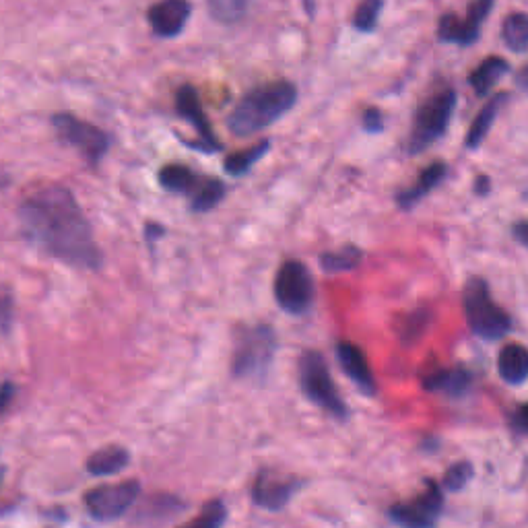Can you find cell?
<instances>
[{"label":"cell","instance_id":"34","mask_svg":"<svg viewBox=\"0 0 528 528\" xmlns=\"http://www.w3.org/2000/svg\"><path fill=\"white\" fill-rule=\"evenodd\" d=\"M17 396V384L13 380H5L3 384H0V417H3L9 407L13 405Z\"/></svg>","mask_w":528,"mask_h":528},{"label":"cell","instance_id":"10","mask_svg":"<svg viewBox=\"0 0 528 528\" xmlns=\"http://www.w3.org/2000/svg\"><path fill=\"white\" fill-rule=\"evenodd\" d=\"M444 512V489L434 479H425V487L409 502L392 504L390 520L399 528H436Z\"/></svg>","mask_w":528,"mask_h":528},{"label":"cell","instance_id":"15","mask_svg":"<svg viewBox=\"0 0 528 528\" xmlns=\"http://www.w3.org/2000/svg\"><path fill=\"white\" fill-rule=\"evenodd\" d=\"M190 13L192 7L186 0H163V3H155L147 9V21L157 38L172 40L184 31Z\"/></svg>","mask_w":528,"mask_h":528},{"label":"cell","instance_id":"16","mask_svg":"<svg viewBox=\"0 0 528 528\" xmlns=\"http://www.w3.org/2000/svg\"><path fill=\"white\" fill-rule=\"evenodd\" d=\"M337 359L341 363V370L345 372V376L357 386V390L361 394L376 396L378 386H376V380H374V374H372L366 353H363L351 341H339L337 343Z\"/></svg>","mask_w":528,"mask_h":528},{"label":"cell","instance_id":"36","mask_svg":"<svg viewBox=\"0 0 528 528\" xmlns=\"http://www.w3.org/2000/svg\"><path fill=\"white\" fill-rule=\"evenodd\" d=\"M512 236L520 242V246H526L528 240H526V221L520 219L516 225H512Z\"/></svg>","mask_w":528,"mask_h":528},{"label":"cell","instance_id":"31","mask_svg":"<svg viewBox=\"0 0 528 528\" xmlns=\"http://www.w3.org/2000/svg\"><path fill=\"white\" fill-rule=\"evenodd\" d=\"M13 326V295L0 293V335H9Z\"/></svg>","mask_w":528,"mask_h":528},{"label":"cell","instance_id":"30","mask_svg":"<svg viewBox=\"0 0 528 528\" xmlns=\"http://www.w3.org/2000/svg\"><path fill=\"white\" fill-rule=\"evenodd\" d=\"M427 322H429V312H427V310H415V312L407 318V322H405V326H403V330H401V341H403L405 345L415 343V341L425 333Z\"/></svg>","mask_w":528,"mask_h":528},{"label":"cell","instance_id":"18","mask_svg":"<svg viewBox=\"0 0 528 528\" xmlns=\"http://www.w3.org/2000/svg\"><path fill=\"white\" fill-rule=\"evenodd\" d=\"M473 372L465 366L456 368H444L438 372H432L423 378V388L429 392H438L448 396V399H462L473 386Z\"/></svg>","mask_w":528,"mask_h":528},{"label":"cell","instance_id":"27","mask_svg":"<svg viewBox=\"0 0 528 528\" xmlns=\"http://www.w3.org/2000/svg\"><path fill=\"white\" fill-rule=\"evenodd\" d=\"M209 13L215 21L231 25L246 17L248 3H244V0H211Z\"/></svg>","mask_w":528,"mask_h":528},{"label":"cell","instance_id":"9","mask_svg":"<svg viewBox=\"0 0 528 528\" xmlns=\"http://www.w3.org/2000/svg\"><path fill=\"white\" fill-rule=\"evenodd\" d=\"M52 126L56 130L58 139L66 145L75 147L89 165H99V161H102L110 151L112 139L108 132L87 120H81L71 112L54 114Z\"/></svg>","mask_w":528,"mask_h":528},{"label":"cell","instance_id":"37","mask_svg":"<svg viewBox=\"0 0 528 528\" xmlns=\"http://www.w3.org/2000/svg\"><path fill=\"white\" fill-rule=\"evenodd\" d=\"M491 192V180L487 176H477L475 178V194L477 196H487Z\"/></svg>","mask_w":528,"mask_h":528},{"label":"cell","instance_id":"39","mask_svg":"<svg viewBox=\"0 0 528 528\" xmlns=\"http://www.w3.org/2000/svg\"><path fill=\"white\" fill-rule=\"evenodd\" d=\"M3 475H5V473H3V471H0V481H3Z\"/></svg>","mask_w":528,"mask_h":528},{"label":"cell","instance_id":"23","mask_svg":"<svg viewBox=\"0 0 528 528\" xmlns=\"http://www.w3.org/2000/svg\"><path fill=\"white\" fill-rule=\"evenodd\" d=\"M269 149H271V141H269V139H264V141H260L258 145H252V147H248V149H244V151H238V153L227 155L225 161H223V168H225V172H227L229 176L242 178V176H246V174L254 168V165H256L264 155L269 153Z\"/></svg>","mask_w":528,"mask_h":528},{"label":"cell","instance_id":"7","mask_svg":"<svg viewBox=\"0 0 528 528\" xmlns=\"http://www.w3.org/2000/svg\"><path fill=\"white\" fill-rule=\"evenodd\" d=\"M297 374H300V388L310 403L339 421L349 419V405L341 399L337 384L330 376L326 357L320 351H304L300 361H297Z\"/></svg>","mask_w":528,"mask_h":528},{"label":"cell","instance_id":"20","mask_svg":"<svg viewBox=\"0 0 528 528\" xmlns=\"http://www.w3.org/2000/svg\"><path fill=\"white\" fill-rule=\"evenodd\" d=\"M500 378L510 386H522L528 378V351L522 343H508L498 355Z\"/></svg>","mask_w":528,"mask_h":528},{"label":"cell","instance_id":"28","mask_svg":"<svg viewBox=\"0 0 528 528\" xmlns=\"http://www.w3.org/2000/svg\"><path fill=\"white\" fill-rule=\"evenodd\" d=\"M473 477H475V467L471 465V462L458 460V462H454V465H450L448 471L444 473L442 487L450 493H456L460 489H465Z\"/></svg>","mask_w":528,"mask_h":528},{"label":"cell","instance_id":"24","mask_svg":"<svg viewBox=\"0 0 528 528\" xmlns=\"http://www.w3.org/2000/svg\"><path fill=\"white\" fill-rule=\"evenodd\" d=\"M502 40L506 48L516 54H524L528 50V17L524 11H514L504 19Z\"/></svg>","mask_w":528,"mask_h":528},{"label":"cell","instance_id":"4","mask_svg":"<svg viewBox=\"0 0 528 528\" xmlns=\"http://www.w3.org/2000/svg\"><path fill=\"white\" fill-rule=\"evenodd\" d=\"M458 104V93L454 87H442L425 97L415 110L407 151L411 155L423 153L427 147L438 143L450 128L454 110Z\"/></svg>","mask_w":528,"mask_h":528},{"label":"cell","instance_id":"26","mask_svg":"<svg viewBox=\"0 0 528 528\" xmlns=\"http://www.w3.org/2000/svg\"><path fill=\"white\" fill-rule=\"evenodd\" d=\"M227 514V506L221 500H209L201 512L180 528H223Z\"/></svg>","mask_w":528,"mask_h":528},{"label":"cell","instance_id":"3","mask_svg":"<svg viewBox=\"0 0 528 528\" xmlns=\"http://www.w3.org/2000/svg\"><path fill=\"white\" fill-rule=\"evenodd\" d=\"M279 341L269 324H248L236 330L234 353H231V374L238 380L262 382L269 376Z\"/></svg>","mask_w":528,"mask_h":528},{"label":"cell","instance_id":"19","mask_svg":"<svg viewBox=\"0 0 528 528\" xmlns=\"http://www.w3.org/2000/svg\"><path fill=\"white\" fill-rule=\"evenodd\" d=\"M508 99H510V93L502 91L498 95H493L489 102L479 110V114L475 116L469 132H467V139H465V147L469 151H477L483 145V141L487 139L493 122L498 120V114L508 104Z\"/></svg>","mask_w":528,"mask_h":528},{"label":"cell","instance_id":"5","mask_svg":"<svg viewBox=\"0 0 528 528\" xmlns=\"http://www.w3.org/2000/svg\"><path fill=\"white\" fill-rule=\"evenodd\" d=\"M462 308L473 335L483 341H500L512 330L510 314L495 304L491 289L483 277H471L462 289Z\"/></svg>","mask_w":528,"mask_h":528},{"label":"cell","instance_id":"2","mask_svg":"<svg viewBox=\"0 0 528 528\" xmlns=\"http://www.w3.org/2000/svg\"><path fill=\"white\" fill-rule=\"evenodd\" d=\"M297 104V87L291 81H269L242 95L227 116V128L236 137H252L254 132L273 126Z\"/></svg>","mask_w":528,"mask_h":528},{"label":"cell","instance_id":"8","mask_svg":"<svg viewBox=\"0 0 528 528\" xmlns=\"http://www.w3.org/2000/svg\"><path fill=\"white\" fill-rule=\"evenodd\" d=\"M275 302L289 316H304L316 300V285L302 260H285L275 275Z\"/></svg>","mask_w":528,"mask_h":528},{"label":"cell","instance_id":"25","mask_svg":"<svg viewBox=\"0 0 528 528\" xmlns=\"http://www.w3.org/2000/svg\"><path fill=\"white\" fill-rule=\"evenodd\" d=\"M363 258V252L353 246L347 244L341 250H333V252H322L320 254V269L324 273H347L359 267V262Z\"/></svg>","mask_w":528,"mask_h":528},{"label":"cell","instance_id":"14","mask_svg":"<svg viewBox=\"0 0 528 528\" xmlns=\"http://www.w3.org/2000/svg\"><path fill=\"white\" fill-rule=\"evenodd\" d=\"M302 485L304 481L293 475L262 469L252 483V500L258 508L279 512L291 502V498L302 489Z\"/></svg>","mask_w":528,"mask_h":528},{"label":"cell","instance_id":"38","mask_svg":"<svg viewBox=\"0 0 528 528\" xmlns=\"http://www.w3.org/2000/svg\"><path fill=\"white\" fill-rule=\"evenodd\" d=\"M526 73H528V69H526V66H522V69H520V75H518V85H520V87L526 85Z\"/></svg>","mask_w":528,"mask_h":528},{"label":"cell","instance_id":"22","mask_svg":"<svg viewBox=\"0 0 528 528\" xmlns=\"http://www.w3.org/2000/svg\"><path fill=\"white\" fill-rule=\"evenodd\" d=\"M510 62L502 56H487L477 64V69L469 75V85L475 95L485 97L498 81H502L510 73Z\"/></svg>","mask_w":528,"mask_h":528},{"label":"cell","instance_id":"1","mask_svg":"<svg viewBox=\"0 0 528 528\" xmlns=\"http://www.w3.org/2000/svg\"><path fill=\"white\" fill-rule=\"evenodd\" d=\"M19 219L29 242L48 256L83 271L102 269L104 254L71 188L48 184L31 192L19 207Z\"/></svg>","mask_w":528,"mask_h":528},{"label":"cell","instance_id":"29","mask_svg":"<svg viewBox=\"0 0 528 528\" xmlns=\"http://www.w3.org/2000/svg\"><path fill=\"white\" fill-rule=\"evenodd\" d=\"M382 9H384L382 0H368V3H361L353 15V27L361 33H372L378 27Z\"/></svg>","mask_w":528,"mask_h":528},{"label":"cell","instance_id":"17","mask_svg":"<svg viewBox=\"0 0 528 528\" xmlns=\"http://www.w3.org/2000/svg\"><path fill=\"white\" fill-rule=\"evenodd\" d=\"M446 174H448V165L444 161H434L432 165H427L413 186L403 188L394 194L396 205H399L403 211L415 209L429 192L436 190L444 182Z\"/></svg>","mask_w":528,"mask_h":528},{"label":"cell","instance_id":"33","mask_svg":"<svg viewBox=\"0 0 528 528\" xmlns=\"http://www.w3.org/2000/svg\"><path fill=\"white\" fill-rule=\"evenodd\" d=\"M510 429L514 436H526L528 432V413H526V405H518L512 415H510Z\"/></svg>","mask_w":528,"mask_h":528},{"label":"cell","instance_id":"11","mask_svg":"<svg viewBox=\"0 0 528 528\" xmlns=\"http://www.w3.org/2000/svg\"><path fill=\"white\" fill-rule=\"evenodd\" d=\"M141 495V481L128 479L122 483L99 485L85 493V508L99 522H112L122 518Z\"/></svg>","mask_w":528,"mask_h":528},{"label":"cell","instance_id":"6","mask_svg":"<svg viewBox=\"0 0 528 528\" xmlns=\"http://www.w3.org/2000/svg\"><path fill=\"white\" fill-rule=\"evenodd\" d=\"M157 180L163 190L190 196V211L198 215L213 211L227 192V186L219 178L198 174L186 163L163 165Z\"/></svg>","mask_w":528,"mask_h":528},{"label":"cell","instance_id":"32","mask_svg":"<svg viewBox=\"0 0 528 528\" xmlns=\"http://www.w3.org/2000/svg\"><path fill=\"white\" fill-rule=\"evenodd\" d=\"M361 126L366 132H370V135H378V132L384 130V114L380 108H366L363 110V116H361Z\"/></svg>","mask_w":528,"mask_h":528},{"label":"cell","instance_id":"21","mask_svg":"<svg viewBox=\"0 0 528 528\" xmlns=\"http://www.w3.org/2000/svg\"><path fill=\"white\" fill-rule=\"evenodd\" d=\"M130 465V452L124 446L99 448L87 458V473L93 477H110L122 473Z\"/></svg>","mask_w":528,"mask_h":528},{"label":"cell","instance_id":"35","mask_svg":"<svg viewBox=\"0 0 528 528\" xmlns=\"http://www.w3.org/2000/svg\"><path fill=\"white\" fill-rule=\"evenodd\" d=\"M145 236H147L149 246H153L155 240H159V238L165 236V227L159 225V223H155V221H149V223L145 225Z\"/></svg>","mask_w":528,"mask_h":528},{"label":"cell","instance_id":"13","mask_svg":"<svg viewBox=\"0 0 528 528\" xmlns=\"http://www.w3.org/2000/svg\"><path fill=\"white\" fill-rule=\"evenodd\" d=\"M493 11V0H477L467 11V17L460 19L456 13H444L438 23V40L444 44L473 46L481 38L483 23Z\"/></svg>","mask_w":528,"mask_h":528},{"label":"cell","instance_id":"12","mask_svg":"<svg viewBox=\"0 0 528 528\" xmlns=\"http://www.w3.org/2000/svg\"><path fill=\"white\" fill-rule=\"evenodd\" d=\"M176 114L196 130L198 137L196 141L184 145L203 153H217L223 149V143L217 139L215 130L203 110L201 97H198V91L192 85H182L176 91Z\"/></svg>","mask_w":528,"mask_h":528}]
</instances>
